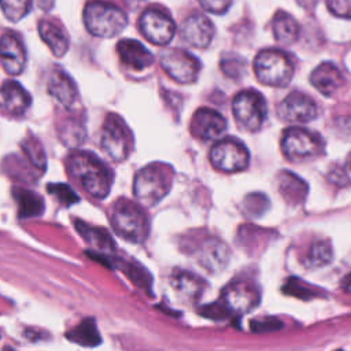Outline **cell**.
<instances>
[{"instance_id": "obj_36", "label": "cell", "mask_w": 351, "mask_h": 351, "mask_svg": "<svg viewBox=\"0 0 351 351\" xmlns=\"http://www.w3.org/2000/svg\"><path fill=\"white\" fill-rule=\"evenodd\" d=\"M303 8H313L318 0H296Z\"/></svg>"}, {"instance_id": "obj_3", "label": "cell", "mask_w": 351, "mask_h": 351, "mask_svg": "<svg viewBox=\"0 0 351 351\" xmlns=\"http://www.w3.org/2000/svg\"><path fill=\"white\" fill-rule=\"evenodd\" d=\"M111 225L117 234L130 243H143L149 233L145 211L128 199H119L111 211Z\"/></svg>"}, {"instance_id": "obj_31", "label": "cell", "mask_w": 351, "mask_h": 351, "mask_svg": "<svg viewBox=\"0 0 351 351\" xmlns=\"http://www.w3.org/2000/svg\"><path fill=\"white\" fill-rule=\"evenodd\" d=\"M26 152V155L29 156L30 162L37 166L38 169H45V154L43 151V147L40 144L38 140H36L34 137H32L30 140H25L21 144Z\"/></svg>"}, {"instance_id": "obj_17", "label": "cell", "mask_w": 351, "mask_h": 351, "mask_svg": "<svg viewBox=\"0 0 351 351\" xmlns=\"http://www.w3.org/2000/svg\"><path fill=\"white\" fill-rule=\"evenodd\" d=\"M1 108L10 115H22L32 104L29 92L16 81L8 80L1 86Z\"/></svg>"}, {"instance_id": "obj_32", "label": "cell", "mask_w": 351, "mask_h": 351, "mask_svg": "<svg viewBox=\"0 0 351 351\" xmlns=\"http://www.w3.org/2000/svg\"><path fill=\"white\" fill-rule=\"evenodd\" d=\"M48 192L52 193L62 204L70 206L78 202V195L66 184H49Z\"/></svg>"}, {"instance_id": "obj_12", "label": "cell", "mask_w": 351, "mask_h": 351, "mask_svg": "<svg viewBox=\"0 0 351 351\" xmlns=\"http://www.w3.org/2000/svg\"><path fill=\"white\" fill-rule=\"evenodd\" d=\"M138 27L141 34L149 43L156 45L169 44L176 33V23L173 19L156 8H148L141 14Z\"/></svg>"}, {"instance_id": "obj_29", "label": "cell", "mask_w": 351, "mask_h": 351, "mask_svg": "<svg viewBox=\"0 0 351 351\" xmlns=\"http://www.w3.org/2000/svg\"><path fill=\"white\" fill-rule=\"evenodd\" d=\"M59 136L63 144L74 147L82 143L85 137V130L77 121L67 119V122H64L63 126L59 128Z\"/></svg>"}, {"instance_id": "obj_5", "label": "cell", "mask_w": 351, "mask_h": 351, "mask_svg": "<svg viewBox=\"0 0 351 351\" xmlns=\"http://www.w3.org/2000/svg\"><path fill=\"white\" fill-rule=\"evenodd\" d=\"M254 71L262 84L281 88L292 80L293 64L282 51L263 49L254 60Z\"/></svg>"}, {"instance_id": "obj_2", "label": "cell", "mask_w": 351, "mask_h": 351, "mask_svg": "<svg viewBox=\"0 0 351 351\" xmlns=\"http://www.w3.org/2000/svg\"><path fill=\"white\" fill-rule=\"evenodd\" d=\"M171 170L162 163H151L136 173L133 193L137 200L151 207L159 203L171 188Z\"/></svg>"}, {"instance_id": "obj_25", "label": "cell", "mask_w": 351, "mask_h": 351, "mask_svg": "<svg viewBox=\"0 0 351 351\" xmlns=\"http://www.w3.org/2000/svg\"><path fill=\"white\" fill-rule=\"evenodd\" d=\"M273 33L277 41L292 44L299 37V25L289 14L278 12L273 21Z\"/></svg>"}, {"instance_id": "obj_9", "label": "cell", "mask_w": 351, "mask_h": 351, "mask_svg": "<svg viewBox=\"0 0 351 351\" xmlns=\"http://www.w3.org/2000/svg\"><path fill=\"white\" fill-rule=\"evenodd\" d=\"M210 162L219 171L236 173L248 166L250 152L241 141L226 137L211 147Z\"/></svg>"}, {"instance_id": "obj_20", "label": "cell", "mask_w": 351, "mask_h": 351, "mask_svg": "<svg viewBox=\"0 0 351 351\" xmlns=\"http://www.w3.org/2000/svg\"><path fill=\"white\" fill-rule=\"evenodd\" d=\"M48 92L64 107H71L77 100V86L71 77L62 69L52 71L48 81Z\"/></svg>"}, {"instance_id": "obj_6", "label": "cell", "mask_w": 351, "mask_h": 351, "mask_svg": "<svg viewBox=\"0 0 351 351\" xmlns=\"http://www.w3.org/2000/svg\"><path fill=\"white\" fill-rule=\"evenodd\" d=\"M232 111L237 125L248 132H258L267 117V103L255 89L237 93L232 101Z\"/></svg>"}, {"instance_id": "obj_1", "label": "cell", "mask_w": 351, "mask_h": 351, "mask_svg": "<svg viewBox=\"0 0 351 351\" xmlns=\"http://www.w3.org/2000/svg\"><path fill=\"white\" fill-rule=\"evenodd\" d=\"M69 174L93 197L104 199L112 185L111 170L92 152L77 151L66 160Z\"/></svg>"}, {"instance_id": "obj_13", "label": "cell", "mask_w": 351, "mask_h": 351, "mask_svg": "<svg viewBox=\"0 0 351 351\" xmlns=\"http://www.w3.org/2000/svg\"><path fill=\"white\" fill-rule=\"evenodd\" d=\"M277 115L287 122H310L318 115L315 101L302 92H291L277 107Z\"/></svg>"}, {"instance_id": "obj_30", "label": "cell", "mask_w": 351, "mask_h": 351, "mask_svg": "<svg viewBox=\"0 0 351 351\" xmlns=\"http://www.w3.org/2000/svg\"><path fill=\"white\" fill-rule=\"evenodd\" d=\"M32 7V0H1V11L11 22L22 19Z\"/></svg>"}, {"instance_id": "obj_37", "label": "cell", "mask_w": 351, "mask_h": 351, "mask_svg": "<svg viewBox=\"0 0 351 351\" xmlns=\"http://www.w3.org/2000/svg\"><path fill=\"white\" fill-rule=\"evenodd\" d=\"M52 3H53V0H37L38 7L43 10H49L52 7Z\"/></svg>"}, {"instance_id": "obj_11", "label": "cell", "mask_w": 351, "mask_h": 351, "mask_svg": "<svg viewBox=\"0 0 351 351\" xmlns=\"http://www.w3.org/2000/svg\"><path fill=\"white\" fill-rule=\"evenodd\" d=\"M261 296L255 285L245 280L229 282L221 293V303L229 314H245L256 307Z\"/></svg>"}, {"instance_id": "obj_10", "label": "cell", "mask_w": 351, "mask_h": 351, "mask_svg": "<svg viewBox=\"0 0 351 351\" xmlns=\"http://www.w3.org/2000/svg\"><path fill=\"white\" fill-rule=\"evenodd\" d=\"M160 66L178 84L195 82L200 71L199 59L181 48H171L162 52Z\"/></svg>"}, {"instance_id": "obj_8", "label": "cell", "mask_w": 351, "mask_h": 351, "mask_svg": "<svg viewBox=\"0 0 351 351\" xmlns=\"http://www.w3.org/2000/svg\"><path fill=\"white\" fill-rule=\"evenodd\" d=\"M281 149L289 160L303 162L319 156L324 152V141L317 133L302 128H289L284 132Z\"/></svg>"}, {"instance_id": "obj_4", "label": "cell", "mask_w": 351, "mask_h": 351, "mask_svg": "<svg viewBox=\"0 0 351 351\" xmlns=\"http://www.w3.org/2000/svg\"><path fill=\"white\" fill-rule=\"evenodd\" d=\"M84 23L86 30L101 38L118 36L128 25L126 14L114 4L92 1L84 8Z\"/></svg>"}, {"instance_id": "obj_34", "label": "cell", "mask_w": 351, "mask_h": 351, "mask_svg": "<svg viewBox=\"0 0 351 351\" xmlns=\"http://www.w3.org/2000/svg\"><path fill=\"white\" fill-rule=\"evenodd\" d=\"M328 10L340 18H351V0H326Z\"/></svg>"}, {"instance_id": "obj_33", "label": "cell", "mask_w": 351, "mask_h": 351, "mask_svg": "<svg viewBox=\"0 0 351 351\" xmlns=\"http://www.w3.org/2000/svg\"><path fill=\"white\" fill-rule=\"evenodd\" d=\"M285 291L288 293H292L298 298H303V299H307V298H315L317 293L314 292V289H310L306 284H303L302 281L296 280V278H291L287 284V288Z\"/></svg>"}, {"instance_id": "obj_16", "label": "cell", "mask_w": 351, "mask_h": 351, "mask_svg": "<svg viewBox=\"0 0 351 351\" xmlns=\"http://www.w3.org/2000/svg\"><path fill=\"white\" fill-rule=\"evenodd\" d=\"M1 66L10 75H18L26 64V51L22 41L14 33H4L1 37Z\"/></svg>"}, {"instance_id": "obj_22", "label": "cell", "mask_w": 351, "mask_h": 351, "mask_svg": "<svg viewBox=\"0 0 351 351\" xmlns=\"http://www.w3.org/2000/svg\"><path fill=\"white\" fill-rule=\"evenodd\" d=\"M199 259L206 269L215 271L225 266L228 261V250L225 244L218 240H207L200 250Z\"/></svg>"}, {"instance_id": "obj_27", "label": "cell", "mask_w": 351, "mask_h": 351, "mask_svg": "<svg viewBox=\"0 0 351 351\" xmlns=\"http://www.w3.org/2000/svg\"><path fill=\"white\" fill-rule=\"evenodd\" d=\"M15 196L19 203V217L22 218L36 217L43 213V208H44L43 200L34 192L21 189L18 193H15Z\"/></svg>"}, {"instance_id": "obj_38", "label": "cell", "mask_w": 351, "mask_h": 351, "mask_svg": "<svg viewBox=\"0 0 351 351\" xmlns=\"http://www.w3.org/2000/svg\"><path fill=\"white\" fill-rule=\"evenodd\" d=\"M341 285H343V288H344L347 292H351V274L347 276V277L343 280Z\"/></svg>"}, {"instance_id": "obj_23", "label": "cell", "mask_w": 351, "mask_h": 351, "mask_svg": "<svg viewBox=\"0 0 351 351\" xmlns=\"http://www.w3.org/2000/svg\"><path fill=\"white\" fill-rule=\"evenodd\" d=\"M171 285L173 288L184 298L188 300H195L199 299L203 289H204V282L192 276V273H174L171 277Z\"/></svg>"}, {"instance_id": "obj_14", "label": "cell", "mask_w": 351, "mask_h": 351, "mask_svg": "<svg viewBox=\"0 0 351 351\" xmlns=\"http://www.w3.org/2000/svg\"><path fill=\"white\" fill-rule=\"evenodd\" d=\"M226 130L225 118L215 110L199 108L191 119V133L200 140H215Z\"/></svg>"}, {"instance_id": "obj_7", "label": "cell", "mask_w": 351, "mask_h": 351, "mask_svg": "<svg viewBox=\"0 0 351 351\" xmlns=\"http://www.w3.org/2000/svg\"><path fill=\"white\" fill-rule=\"evenodd\" d=\"M133 145V138L123 119L117 114H108L100 133V147L114 162L125 160Z\"/></svg>"}, {"instance_id": "obj_35", "label": "cell", "mask_w": 351, "mask_h": 351, "mask_svg": "<svg viewBox=\"0 0 351 351\" xmlns=\"http://www.w3.org/2000/svg\"><path fill=\"white\" fill-rule=\"evenodd\" d=\"M199 4L211 14H223L232 4V0H197Z\"/></svg>"}, {"instance_id": "obj_21", "label": "cell", "mask_w": 351, "mask_h": 351, "mask_svg": "<svg viewBox=\"0 0 351 351\" xmlns=\"http://www.w3.org/2000/svg\"><path fill=\"white\" fill-rule=\"evenodd\" d=\"M38 33L41 40L48 45L55 56H63L69 48V40L64 32L49 21H41L38 23Z\"/></svg>"}, {"instance_id": "obj_26", "label": "cell", "mask_w": 351, "mask_h": 351, "mask_svg": "<svg viewBox=\"0 0 351 351\" xmlns=\"http://www.w3.org/2000/svg\"><path fill=\"white\" fill-rule=\"evenodd\" d=\"M71 341L85 346V347H93L100 343V335L96 329L95 321L92 318L84 319L80 325H77L71 332L66 335Z\"/></svg>"}, {"instance_id": "obj_24", "label": "cell", "mask_w": 351, "mask_h": 351, "mask_svg": "<svg viewBox=\"0 0 351 351\" xmlns=\"http://www.w3.org/2000/svg\"><path fill=\"white\" fill-rule=\"evenodd\" d=\"M280 192L292 204H298L303 202L307 193V185L303 180L296 177L289 171H284L280 176Z\"/></svg>"}, {"instance_id": "obj_15", "label": "cell", "mask_w": 351, "mask_h": 351, "mask_svg": "<svg viewBox=\"0 0 351 351\" xmlns=\"http://www.w3.org/2000/svg\"><path fill=\"white\" fill-rule=\"evenodd\" d=\"M214 32L213 22L202 14L188 16L180 29L182 40L195 48H207L214 37Z\"/></svg>"}, {"instance_id": "obj_28", "label": "cell", "mask_w": 351, "mask_h": 351, "mask_svg": "<svg viewBox=\"0 0 351 351\" xmlns=\"http://www.w3.org/2000/svg\"><path fill=\"white\" fill-rule=\"evenodd\" d=\"M332 258L333 252L330 244L328 241L318 240L311 245L306 259V265L310 267H321L328 265L332 261Z\"/></svg>"}, {"instance_id": "obj_18", "label": "cell", "mask_w": 351, "mask_h": 351, "mask_svg": "<svg viewBox=\"0 0 351 351\" xmlns=\"http://www.w3.org/2000/svg\"><path fill=\"white\" fill-rule=\"evenodd\" d=\"M117 52L122 63L134 70H144L154 63V55L137 40L123 38L118 41Z\"/></svg>"}, {"instance_id": "obj_19", "label": "cell", "mask_w": 351, "mask_h": 351, "mask_svg": "<svg viewBox=\"0 0 351 351\" xmlns=\"http://www.w3.org/2000/svg\"><path fill=\"white\" fill-rule=\"evenodd\" d=\"M310 82L319 93L333 96L344 85V77L333 63L325 62L313 70Z\"/></svg>"}]
</instances>
